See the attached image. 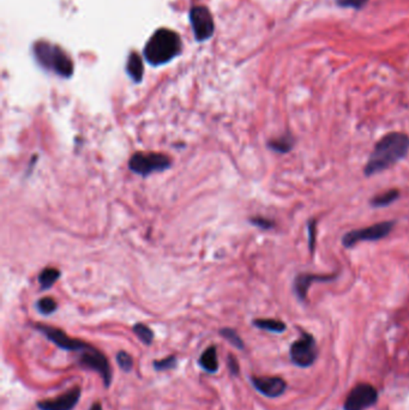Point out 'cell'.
<instances>
[{
	"label": "cell",
	"mask_w": 409,
	"mask_h": 410,
	"mask_svg": "<svg viewBox=\"0 0 409 410\" xmlns=\"http://www.w3.org/2000/svg\"><path fill=\"white\" fill-rule=\"evenodd\" d=\"M409 152V136L402 132H390L383 136L372 152L367 161L364 173L372 177L384 172L400 162Z\"/></svg>",
	"instance_id": "cell-1"
},
{
	"label": "cell",
	"mask_w": 409,
	"mask_h": 410,
	"mask_svg": "<svg viewBox=\"0 0 409 410\" xmlns=\"http://www.w3.org/2000/svg\"><path fill=\"white\" fill-rule=\"evenodd\" d=\"M183 49L180 36L171 29H157L148 40L143 54L152 67H161L178 57Z\"/></svg>",
	"instance_id": "cell-2"
},
{
	"label": "cell",
	"mask_w": 409,
	"mask_h": 410,
	"mask_svg": "<svg viewBox=\"0 0 409 410\" xmlns=\"http://www.w3.org/2000/svg\"><path fill=\"white\" fill-rule=\"evenodd\" d=\"M34 57L45 70L54 72L62 78H70L73 73L71 59L59 46L38 41L34 45Z\"/></svg>",
	"instance_id": "cell-3"
},
{
	"label": "cell",
	"mask_w": 409,
	"mask_h": 410,
	"mask_svg": "<svg viewBox=\"0 0 409 410\" xmlns=\"http://www.w3.org/2000/svg\"><path fill=\"white\" fill-rule=\"evenodd\" d=\"M171 160L168 156L156 153H136L129 161L131 172L142 177H148L152 173L166 171L171 167Z\"/></svg>",
	"instance_id": "cell-4"
},
{
	"label": "cell",
	"mask_w": 409,
	"mask_h": 410,
	"mask_svg": "<svg viewBox=\"0 0 409 410\" xmlns=\"http://www.w3.org/2000/svg\"><path fill=\"white\" fill-rule=\"evenodd\" d=\"M394 227H395V221H384L370 227L351 230L343 235L342 245L344 248H351L362 241L382 240L391 233Z\"/></svg>",
	"instance_id": "cell-5"
},
{
	"label": "cell",
	"mask_w": 409,
	"mask_h": 410,
	"mask_svg": "<svg viewBox=\"0 0 409 410\" xmlns=\"http://www.w3.org/2000/svg\"><path fill=\"white\" fill-rule=\"evenodd\" d=\"M290 360L298 367H309L318 357V348L314 336L303 333L299 339L292 343L290 349Z\"/></svg>",
	"instance_id": "cell-6"
},
{
	"label": "cell",
	"mask_w": 409,
	"mask_h": 410,
	"mask_svg": "<svg viewBox=\"0 0 409 410\" xmlns=\"http://www.w3.org/2000/svg\"><path fill=\"white\" fill-rule=\"evenodd\" d=\"M78 365L84 370H91V371L99 373L104 381L105 387H110L112 378H113L112 367H110L108 359L106 358L99 349H96L91 344L88 348L82 350L78 357Z\"/></svg>",
	"instance_id": "cell-7"
},
{
	"label": "cell",
	"mask_w": 409,
	"mask_h": 410,
	"mask_svg": "<svg viewBox=\"0 0 409 410\" xmlns=\"http://www.w3.org/2000/svg\"><path fill=\"white\" fill-rule=\"evenodd\" d=\"M378 401V391L371 384L360 383L353 387L348 394L343 405L344 410H366L376 405Z\"/></svg>",
	"instance_id": "cell-8"
},
{
	"label": "cell",
	"mask_w": 409,
	"mask_h": 410,
	"mask_svg": "<svg viewBox=\"0 0 409 410\" xmlns=\"http://www.w3.org/2000/svg\"><path fill=\"white\" fill-rule=\"evenodd\" d=\"M35 329L40 331L41 334L49 339L51 342L56 344L58 348L67 352H76L81 353L82 350L88 348L91 344L83 342L81 339H72L69 335L65 334L62 330L53 328L51 325L36 324Z\"/></svg>",
	"instance_id": "cell-9"
},
{
	"label": "cell",
	"mask_w": 409,
	"mask_h": 410,
	"mask_svg": "<svg viewBox=\"0 0 409 410\" xmlns=\"http://www.w3.org/2000/svg\"><path fill=\"white\" fill-rule=\"evenodd\" d=\"M190 22L196 41L204 43L214 34V19L205 6H194L190 10Z\"/></svg>",
	"instance_id": "cell-10"
},
{
	"label": "cell",
	"mask_w": 409,
	"mask_h": 410,
	"mask_svg": "<svg viewBox=\"0 0 409 410\" xmlns=\"http://www.w3.org/2000/svg\"><path fill=\"white\" fill-rule=\"evenodd\" d=\"M81 387H73L60 396L36 403L38 410H72L81 398Z\"/></svg>",
	"instance_id": "cell-11"
},
{
	"label": "cell",
	"mask_w": 409,
	"mask_h": 410,
	"mask_svg": "<svg viewBox=\"0 0 409 410\" xmlns=\"http://www.w3.org/2000/svg\"><path fill=\"white\" fill-rule=\"evenodd\" d=\"M253 387L269 398H276L285 394L287 383L280 377H251Z\"/></svg>",
	"instance_id": "cell-12"
},
{
	"label": "cell",
	"mask_w": 409,
	"mask_h": 410,
	"mask_svg": "<svg viewBox=\"0 0 409 410\" xmlns=\"http://www.w3.org/2000/svg\"><path fill=\"white\" fill-rule=\"evenodd\" d=\"M336 278V275H314V274H300L295 277L294 293L300 301L306 300L309 287L316 282H330Z\"/></svg>",
	"instance_id": "cell-13"
},
{
	"label": "cell",
	"mask_w": 409,
	"mask_h": 410,
	"mask_svg": "<svg viewBox=\"0 0 409 410\" xmlns=\"http://www.w3.org/2000/svg\"><path fill=\"white\" fill-rule=\"evenodd\" d=\"M200 367L205 372L216 373L219 371V360H218V349L215 346H210L205 349L198 360Z\"/></svg>",
	"instance_id": "cell-14"
},
{
	"label": "cell",
	"mask_w": 409,
	"mask_h": 410,
	"mask_svg": "<svg viewBox=\"0 0 409 410\" xmlns=\"http://www.w3.org/2000/svg\"><path fill=\"white\" fill-rule=\"evenodd\" d=\"M126 73L135 83H141L144 73L142 58L138 56L137 53H131L128 64H126Z\"/></svg>",
	"instance_id": "cell-15"
},
{
	"label": "cell",
	"mask_w": 409,
	"mask_h": 410,
	"mask_svg": "<svg viewBox=\"0 0 409 410\" xmlns=\"http://www.w3.org/2000/svg\"><path fill=\"white\" fill-rule=\"evenodd\" d=\"M399 198H400V191L396 190V189H393V190L383 192L381 195L373 197L370 201V204H371L372 208H384V206L393 204Z\"/></svg>",
	"instance_id": "cell-16"
},
{
	"label": "cell",
	"mask_w": 409,
	"mask_h": 410,
	"mask_svg": "<svg viewBox=\"0 0 409 410\" xmlns=\"http://www.w3.org/2000/svg\"><path fill=\"white\" fill-rule=\"evenodd\" d=\"M293 145H294V139L290 134L272 139L268 143V147L270 150L279 154L290 153V150L293 149Z\"/></svg>",
	"instance_id": "cell-17"
},
{
	"label": "cell",
	"mask_w": 409,
	"mask_h": 410,
	"mask_svg": "<svg viewBox=\"0 0 409 410\" xmlns=\"http://www.w3.org/2000/svg\"><path fill=\"white\" fill-rule=\"evenodd\" d=\"M253 325L258 329L266 330V331L274 333V334H282L287 328L283 322L276 319H255Z\"/></svg>",
	"instance_id": "cell-18"
},
{
	"label": "cell",
	"mask_w": 409,
	"mask_h": 410,
	"mask_svg": "<svg viewBox=\"0 0 409 410\" xmlns=\"http://www.w3.org/2000/svg\"><path fill=\"white\" fill-rule=\"evenodd\" d=\"M60 277V272L54 267H47L41 272L38 275V283L41 286V289H49L51 287L57 282L58 278Z\"/></svg>",
	"instance_id": "cell-19"
},
{
	"label": "cell",
	"mask_w": 409,
	"mask_h": 410,
	"mask_svg": "<svg viewBox=\"0 0 409 410\" xmlns=\"http://www.w3.org/2000/svg\"><path fill=\"white\" fill-rule=\"evenodd\" d=\"M135 334L137 336L138 339H141V342L145 344V346H150L154 341V333L152 330L148 326V325L143 324V323H137L134 325Z\"/></svg>",
	"instance_id": "cell-20"
},
{
	"label": "cell",
	"mask_w": 409,
	"mask_h": 410,
	"mask_svg": "<svg viewBox=\"0 0 409 410\" xmlns=\"http://www.w3.org/2000/svg\"><path fill=\"white\" fill-rule=\"evenodd\" d=\"M220 335L224 339H227L229 343L234 346L235 348L240 349V350H243L245 348L243 339L239 336L238 333L235 330L231 329V328H224V329L220 330Z\"/></svg>",
	"instance_id": "cell-21"
},
{
	"label": "cell",
	"mask_w": 409,
	"mask_h": 410,
	"mask_svg": "<svg viewBox=\"0 0 409 410\" xmlns=\"http://www.w3.org/2000/svg\"><path fill=\"white\" fill-rule=\"evenodd\" d=\"M176 365H178V359H176V355H170L167 358L161 359V360H155L152 363V366H154L155 371H157V372L170 371V370L176 368Z\"/></svg>",
	"instance_id": "cell-22"
},
{
	"label": "cell",
	"mask_w": 409,
	"mask_h": 410,
	"mask_svg": "<svg viewBox=\"0 0 409 410\" xmlns=\"http://www.w3.org/2000/svg\"><path fill=\"white\" fill-rule=\"evenodd\" d=\"M36 307H38V311L41 315H49L57 311L58 305L53 298H48V296H46V298H43V299H40V300L38 301Z\"/></svg>",
	"instance_id": "cell-23"
},
{
	"label": "cell",
	"mask_w": 409,
	"mask_h": 410,
	"mask_svg": "<svg viewBox=\"0 0 409 410\" xmlns=\"http://www.w3.org/2000/svg\"><path fill=\"white\" fill-rule=\"evenodd\" d=\"M117 363L124 372H131L134 370V358L126 352H119L117 354Z\"/></svg>",
	"instance_id": "cell-24"
},
{
	"label": "cell",
	"mask_w": 409,
	"mask_h": 410,
	"mask_svg": "<svg viewBox=\"0 0 409 410\" xmlns=\"http://www.w3.org/2000/svg\"><path fill=\"white\" fill-rule=\"evenodd\" d=\"M338 4L343 8H353V9H362L369 0H336Z\"/></svg>",
	"instance_id": "cell-25"
},
{
	"label": "cell",
	"mask_w": 409,
	"mask_h": 410,
	"mask_svg": "<svg viewBox=\"0 0 409 410\" xmlns=\"http://www.w3.org/2000/svg\"><path fill=\"white\" fill-rule=\"evenodd\" d=\"M227 366H229V372L234 377L239 376L240 372V366H239L238 359L235 358L232 354H229L227 358Z\"/></svg>",
	"instance_id": "cell-26"
},
{
	"label": "cell",
	"mask_w": 409,
	"mask_h": 410,
	"mask_svg": "<svg viewBox=\"0 0 409 410\" xmlns=\"http://www.w3.org/2000/svg\"><path fill=\"white\" fill-rule=\"evenodd\" d=\"M316 219H311L309 222V252H314V245H316Z\"/></svg>",
	"instance_id": "cell-27"
},
{
	"label": "cell",
	"mask_w": 409,
	"mask_h": 410,
	"mask_svg": "<svg viewBox=\"0 0 409 410\" xmlns=\"http://www.w3.org/2000/svg\"><path fill=\"white\" fill-rule=\"evenodd\" d=\"M251 224L253 226H256V227H259V228L262 229H270L272 228V221H269L268 219H264V217H255V219H251Z\"/></svg>",
	"instance_id": "cell-28"
},
{
	"label": "cell",
	"mask_w": 409,
	"mask_h": 410,
	"mask_svg": "<svg viewBox=\"0 0 409 410\" xmlns=\"http://www.w3.org/2000/svg\"><path fill=\"white\" fill-rule=\"evenodd\" d=\"M91 410H104L102 406H101L100 402H95L93 403V406L91 407Z\"/></svg>",
	"instance_id": "cell-29"
}]
</instances>
